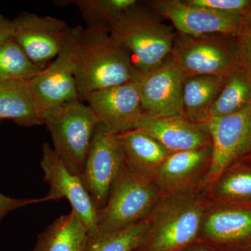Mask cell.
I'll return each mask as SVG.
<instances>
[{"label": "cell", "instance_id": "obj_1", "mask_svg": "<svg viewBox=\"0 0 251 251\" xmlns=\"http://www.w3.org/2000/svg\"><path fill=\"white\" fill-rule=\"evenodd\" d=\"M142 4L138 1L120 15L109 31L128 52L140 76L158 69L171 57L176 33L148 5Z\"/></svg>", "mask_w": 251, "mask_h": 251}, {"label": "cell", "instance_id": "obj_2", "mask_svg": "<svg viewBox=\"0 0 251 251\" xmlns=\"http://www.w3.org/2000/svg\"><path fill=\"white\" fill-rule=\"evenodd\" d=\"M140 77L128 52L108 33L83 29L75 72L79 100L96 91L135 82Z\"/></svg>", "mask_w": 251, "mask_h": 251}, {"label": "cell", "instance_id": "obj_3", "mask_svg": "<svg viewBox=\"0 0 251 251\" xmlns=\"http://www.w3.org/2000/svg\"><path fill=\"white\" fill-rule=\"evenodd\" d=\"M157 198L151 178L126 163L114 183L106 204L99 211L96 237L115 233L146 219Z\"/></svg>", "mask_w": 251, "mask_h": 251}, {"label": "cell", "instance_id": "obj_4", "mask_svg": "<svg viewBox=\"0 0 251 251\" xmlns=\"http://www.w3.org/2000/svg\"><path fill=\"white\" fill-rule=\"evenodd\" d=\"M99 123L92 108L79 100L63 104L44 120L54 152L74 174H82Z\"/></svg>", "mask_w": 251, "mask_h": 251}, {"label": "cell", "instance_id": "obj_5", "mask_svg": "<svg viewBox=\"0 0 251 251\" xmlns=\"http://www.w3.org/2000/svg\"><path fill=\"white\" fill-rule=\"evenodd\" d=\"M202 206L196 198H169L150 219L145 240L135 251H180L196 242L202 223Z\"/></svg>", "mask_w": 251, "mask_h": 251}, {"label": "cell", "instance_id": "obj_6", "mask_svg": "<svg viewBox=\"0 0 251 251\" xmlns=\"http://www.w3.org/2000/svg\"><path fill=\"white\" fill-rule=\"evenodd\" d=\"M171 57L184 76L226 75L239 66L237 36H193L176 32Z\"/></svg>", "mask_w": 251, "mask_h": 251}, {"label": "cell", "instance_id": "obj_7", "mask_svg": "<svg viewBox=\"0 0 251 251\" xmlns=\"http://www.w3.org/2000/svg\"><path fill=\"white\" fill-rule=\"evenodd\" d=\"M82 30L83 28L80 26L69 28L57 57L29 81L44 124L46 117L54 109L79 100L75 72Z\"/></svg>", "mask_w": 251, "mask_h": 251}, {"label": "cell", "instance_id": "obj_8", "mask_svg": "<svg viewBox=\"0 0 251 251\" xmlns=\"http://www.w3.org/2000/svg\"><path fill=\"white\" fill-rule=\"evenodd\" d=\"M118 134L103 125L96 127L81 179L98 211L108 201L114 183L126 166Z\"/></svg>", "mask_w": 251, "mask_h": 251}, {"label": "cell", "instance_id": "obj_9", "mask_svg": "<svg viewBox=\"0 0 251 251\" xmlns=\"http://www.w3.org/2000/svg\"><path fill=\"white\" fill-rule=\"evenodd\" d=\"M147 4L153 12L171 21L176 32L185 35L237 36L246 21L243 15L216 12L186 0H154Z\"/></svg>", "mask_w": 251, "mask_h": 251}, {"label": "cell", "instance_id": "obj_10", "mask_svg": "<svg viewBox=\"0 0 251 251\" xmlns=\"http://www.w3.org/2000/svg\"><path fill=\"white\" fill-rule=\"evenodd\" d=\"M41 167L44 179L50 186L46 196L49 201L67 199L72 211L76 213L88 229L92 239L97 237L99 211L80 176L67 169L47 143L43 144Z\"/></svg>", "mask_w": 251, "mask_h": 251}, {"label": "cell", "instance_id": "obj_11", "mask_svg": "<svg viewBox=\"0 0 251 251\" xmlns=\"http://www.w3.org/2000/svg\"><path fill=\"white\" fill-rule=\"evenodd\" d=\"M14 40L29 59L42 68L57 57L69 27L64 21L34 13H21L13 20Z\"/></svg>", "mask_w": 251, "mask_h": 251}, {"label": "cell", "instance_id": "obj_12", "mask_svg": "<svg viewBox=\"0 0 251 251\" xmlns=\"http://www.w3.org/2000/svg\"><path fill=\"white\" fill-rule=\"evenodd\" d=\"M212 153L209 175L214 178L249 151L251 133V102L240 111L216 117L206 126Z\"/></svg>", "mask_w": 251, "mask_h": 251}, {"label": "cell", "instance_id": "obj_13", "mask_svg": "<svg viewBox=\"0 0 251 251\" xmlns=\"http://www.w3.org/2000/svg\"><path fill=\"white\" fill-rule=\"evenodd\" d=\"M184 75L171 56L163 65L137 80L143 115L184 117L182 86Z\"/></svg>", "mask_w": 251, "mask_h": 251}, {"label": "cell", "instance_id": "obj_14", "mask_svg": "<svg viewBox=\"0 0 251 251\" xmlns=\"http://www.w3.org/2000/svg\"><path fill=\"white\" fill-rule=\"evenodd\" d=\"M84 100L89 103L99 123L115 134L135 129L143 116L137 81L96 91Z\"/></svg>", "mask_w": 251, "mask_h": 251}, {"label": "cell", "instance_id": "obj_15", "mask_svg": "<svg viewBox=\"0 0 251 251\" xmlns=\"http://www.w3.org/2000/svg\"><path fill=\"white\" fill-rule=\"evenodd\" d=\"M135 130L152 137L172 153L211 145L206 127L195 125L184 117L143 115Z\"/></svg>", "mask_w": 251, "mask_h": 251}, {"label": "cell", "instance_id": "obj_16", "mask_svg": "<svg viewBox=\"0 0 251 251\" xmlns=\"http://www.w3.org/2000/svg\"><path fill=\"white\" fill-rule=\"evenodd\" d=\"M203 232L218 251H251V209L216 211L206 219Z\"/></svg>", "mask_w": 251, "mask_h": 251}, {"label": "cell", "instance_id": "obj_17", "mask_svg": "<svg viewBox=\"0 0 251 251\" xmlns=\"http://www.w3.org/2000/svg\"><path fill=\"white\" fill-rule=\"evenodd\" d=\"M226 75H192L184 77L183 110L185 118L195 125L205 126L211 108L219 98Z\"/></svg>", "mask_w": 251, "mask_h": 251}, {"label": "cell", "instance_id": "obj_18", "mask_svg": "<svg viewBox=\"0 0 251 251\" xmlns=\"http://www.w3.org/2000/svg\"><path fill=\"white\" fill-rule=\"evenodd\" d=\"M91 239L85 224L72 210L39 234L32 251H88Z\"/></svg>", "mask_w": 251, "mask_h": 251}, {"label": "cell", "instance_id": "obj_19", "mask_svg": "<svg viewBox=\"0 0 251 251\" xmlns=\"http://www.w3.org/2000/svg\"><path fill=\"white\" fill-rule=\"evenodd\" d=\"M11 120L22 126L44 125L29 81L0 82V122Z\"/></svg>", "mask_w": 251, "mask_h": 251}, {"label": "cell", "instance_id": "obj_20", "mask_svg": "<svg viewBox=\"0 0 251 251\" xmlns=\"http://www.w3.org/2000/svg\"><path fill=\"white\" fill-rule=\"evenodd\" d=\"M118 138L127 166L151 178L156 168L172 153L152 137L138 130L120 133Z\"/></svg>", "mask_w": 251, "mask_h": 251}, {"label": "cell", "instance_id": "obj_21", "mask_svg": "<svg viewBox=\"0 0 251 251\" xmlns=\"http://www.w3.org/2000/svg\"><path fill=\"white\" fill-rule=\"evenodd\" d=\"M212 148H205L171 153L153 173L160 186L173 189L182 186L196 176L211 161Z\"/></svg>", "mask_w": 251, "mask_h": 251}, {"label": "cell", "instance_id": "obj_22", "mask_svg": "<svg viewBox=\"0 0 251 251\" xmlns=\"http://www.w3.org/2000/svg\"><path fill=\"white\" fill-rule=\"evenodd\" d=\"M251 102V77L241 66L226 76L224 87L210 112V118L240 111Z\"/></svg>", "mask_w": 251, "mask_h": 251}, {"label": "cell", "instance_id": "obj_23", "mask_svg": "<svg viewBox=\"0 0 251 251\" xmlns=\"http://www.w3.org/2000/svg\"><path fill=\"white\" fill-rule=\"evenodd\" d=\"M87 30L108 33L120 15L135 6L136 0H77L74 1Z\"/></svg>", "mask_w": 251, "mask_h": 251}, {"label": "cell", "instance_id": "obj_24", "mask_svg": "<svg viewBox=\"0 0 251 251\" xmlns=\"http://www.w3.org/2000/svg\"><path fill=\"white\" fill-rule=\"evenodd\" d=\"M43 69L28 57L14 38L0 45V82H28Z\"/></svg>", "mask_w": 251, "mask_h": 251}, {"label": "cell", "instance_id": "obj_25", "mask_svg": "<svg viewBox=\"0 0 251 251\" xmlns=\"http://www.w3.org/2000/svg\"><path fill=\"white\" fill-rule=\"evenodd\" d=\"M150 227V219L126 228L91 239L88 251H135L145 240Z\"/></svg>", "mask_w": 251, "mask_h": 251}, {"label": "cell", "instance_id": "obj_26", "mask_svg": "<svg viewBox=\"0 0 251 251\" xmlns=\"http://www.w3.org/2000/svg\"><path fill=\"white\" fill-rule=\"evenodd\" d=\"M218 190L225 197L251 198V172H237L227 175L220 182Z\"/></svg>", "mask_w": 251, "mask_h": 251}, {"label": "cell", "instance_id": "obj_27", "mask_svg": "<svg viewBox=\"0 0 251 251\" xmlns=\"http://www.w3.org/2000/svg\"><path fill=\"white\" fill-rule=\"evenodd\" d=\"M189 4L223 14H240L246 16L251 6V0H186Z\"/></svg>", "mask_w": 251, "mask_h": 251}, {"label": "cell", "instance_id": "obj_28", "mask_svg": "<svg viewBox=\"0 0 251 251\" xmlns=\"http://www.w3.org/2000/svg\"><path fill=\"white\" fill-rule=\"evenodd\" d=\"M237 42L239 66L251 77V18L246 19L237 36Z\"/></svg>", "mask_w": 251, "mask_h": 251}, {"label": "cell", "instance_id": "obj_29", "mask_svg": "<svg viewBox=\"0 0 251 251\" xmlns=\"http://www.w3.org/2000/svg\"><path fill=\"white\" fill-rule=\"evenodd\" d=\"M46 201H49L46 196L43 198H37V199H32V198L20 199V198L8 197L0 193V225L5 216H7L9 213L31 204L46 202Z\"/></svg>", "mask_w": 251, "mask_h": 251}, {"label": "cell", "instance_id": "obj_30", "mask_svg": "<svg viewBox=\"0 0 251 251\" xmlns=\"http://www.w3.org/2000/svg\"><path fill=\"white\" fill-rule=\"evenodd\" d=\"M13 21L0 15V45L14 38Z\"/></svg>", "mask_w": 251, "mask_h": 251}, {"label": "cell", "instance_id": "obj_31", "mask_svg": "<svg viewBox=\"0 0 251 251\" xmlns=\"http://www.w3.org/2000/svg\"><path fill=\"white\" fill-rule=\"evenodd\" d=\"M194 242L188 247L185 248L183 250L180 251H216L211 248L204 247V246L197 245Z\"/></svg>", "mask_w": 251, "mask_h": 251}, {"label": "cell", "instance_id": "obj_32", "mask_svg": "<svg viewBox=\"0 0 251 251\" xmlns=\"http://www.w3.org/2000/svg\"><path fill=\"white\" fill-rule=\"evenodd\" d=\"M246 19H251V6L250 9H249V11H248L247 14L245 16Z\"/></svg>", "mask_w": 251, "mask_h": 251}, {"label": "cell", "instance_id": "obj_33", "mask_svg": "<svg viewBox=\"0 0 251 251\" xmlns=\"http://www.w3.org/2000/svg\"><path fill=\"white\" fill-rule=\"evenodd\" d=\"M249 151H251V133L250 143H249Z\"/></svg>", "mask_w": 251, "mask_h": 251}]
</instances>
